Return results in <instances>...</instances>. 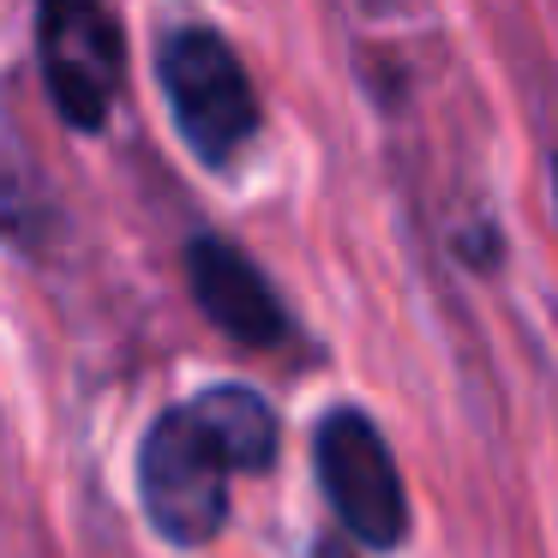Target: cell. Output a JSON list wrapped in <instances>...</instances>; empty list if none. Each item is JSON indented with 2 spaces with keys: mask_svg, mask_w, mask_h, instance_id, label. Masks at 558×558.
I'll use <instances>...</instances> for the list:
<instances>
[{
  "mask_svg": "<svg viewBox=\"0 0 558 558\" xmlns=\"http://www.w3.org/2000/svg\"><path fill=\"white\" fill-rule=\"evenodd\" d=\"M157 90L186 157L229 174L258 145V85L217 25H169L157 37Z\"/></svg>",
  "mask_w": 558,
  "mask_h": 558,
  "instance_id": "obj_2",
  "label": "cell"
},
{
  "mask_svg": "<svg viewBox=\"0 0 558 558\" xmlns=\"http://www.w3.org/2000/svg\"><path fill=\"white\" fill-rule=\"evenodd\" d=\"M313 558H361L349 546V534H325V541H313Z\"/></svg>",
  "mask_w": 558,
  "mask_h": 558,
  "instance_id": "obj_7",
  "label": "cell"
},
{
  "mask_svg": "<svg viewBox=\"0 0 558 558\" xmlns=\"http://www.w3.org/2000/svg\"><path fill=\"white\" fill-rule=\"evenodd\" d=\"M553 205H558V150H553Z\"/></svg>",
  "mask_w": 558,
  "mask_h": 558,
  "instance_id": "obj_8",
  "label": "cell"
},
{
  "mask_svg": "<svg viewBox=\"0 0 558 558\" xmlns=\"http://www.w3.org/2000/svg\"><path fill=\"white\" fill-rule=\"evenodd\" d=\"M313 474L318 493H325L330 517L342 522L354 546L366 553H397L409 546V481L397 469V450H390L385 426L373 421L354 402L318 414L313 426Z\"/></svg>",
  "mask_w": 558,
  "mask_h": 558,
  "instance_id": "obj_3",
  "label": "cell"
},
{
  "mask_svg": "<svg viewBox=\"0 0 558 558\" xmlns=\"http://www.w3.org/2000/svg\"><path fill=\"white\" fill-rule=\"evenodd\" d=\"M181 270L205 325L222 330L234 349H282V342H294V318L282 306L277 282L265 277V265L241 241L210 234V229L193 234L181 246Z\"/></svg>",
  "mask_w": 558,
  "mask_h": 558,
  "instance_id": "obj_5",
  "label": "cell"
},
{
  "mask_svg": "<svg viewBox=\"0 0 558 558\" xmlns=\"http://www.w3.org/2000/svg\"><path fill=\"white\" fill-rule=\"evenodd\" d=\"M282 457V421L253 385H210L181 397L138 438V510L174 553H205L234 505V474H270Z\"/></svg>",
  "mask_w": 558,
  "mask_h": 558,
  "instance_id": "obj_1",
  "label": "cell"
},
{
  "mask_svg": "<svg viewBox=\"0 0 558 558\" xmlns=\"http://www.w3.org/2000/svg\"><path fill=\"white\" fill-rule=\"evenodd\" d=\"M37 73L66 133H109L126 85V31L109 0H37Z\"/></svg>",
  "mask_w": 558,
  "mask_h": 558,
  "instance_id": "obj_4",
  "label": "cell"
},
{
  "mask_svg": "<svg viewBox=\"0 0 558 558\" xmlns=\"http://www.w3.org/2000/svg\"><path fill=\"white\" fill-rule=\"evenodd\" d=\"M54 222H61V205L37 181V169L0 162V241L19 246V253H43L54 241Z\"/></svg>",
  "mask_w": 558,
  "mask_h": 558,
  "instance_id": "obj_6",
  "label": "cell"
}]
</instances>
